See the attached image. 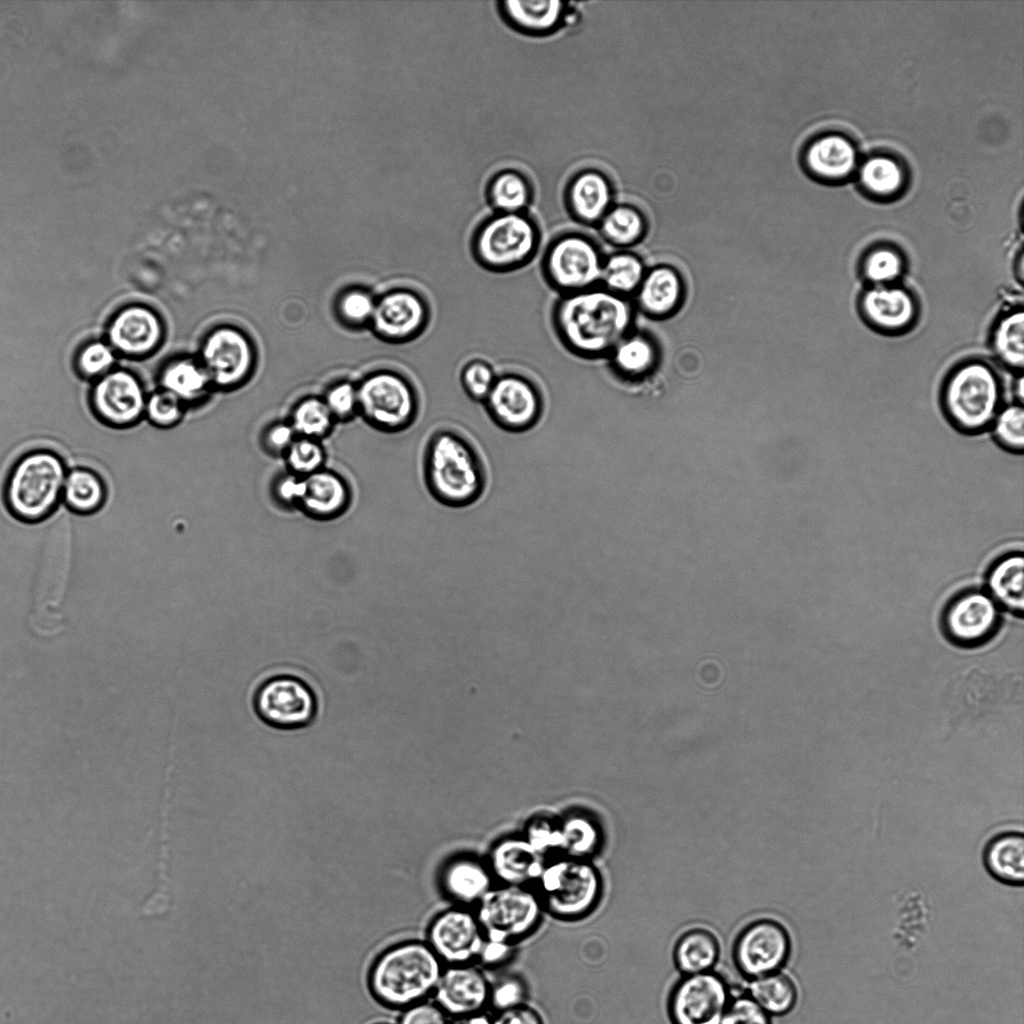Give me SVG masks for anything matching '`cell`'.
Wrapping results in <instances>:
<instances>
[{"label":"cell","instance_id":"6da1fadb","mask_svg":"<svg viewBox=\"0 0 1024 1024\" xmlns=\"http://www.w3.org/2000/svg\"><path fill=\"white\" fill-rule=\"evenodd\" d=\"M550 317L557 339L569 353L597 359L609 355L629 333L633 312L626 297L598 285L559 295Z\"/></svg>","mask_w":1024,"mask_h":1024},{"label":"cell","instance_id":"7a4b0ae2","mask_svg":"<svg viewBox=\"0 0 1024 1024\" xmlns=\"http://www.w3.org/2000/svg\"><path fill=\"white\" fill-rule=\"evenodd\" d=\"M422 475L431 497L450 508L476 503L488 483L479 450L462 432L448 427L429 435L423 451Z\"/></svg>","mask_w":1024,"mask_h":1024},{"label":"cell","instance_id":"3957f363","mask_svg":"<svg viewBox=\"0 0 1024 1024\" xmlns=\"http://www.w3.org/2000/svg\"><path fill=\"white\" fill-rule=\"evenodd\" d=\"M443 969V962L427 942L406 941L377 958L369 986L383 1005L405 1009L433 995Z\"/></svg>","mask_w":1024,"mask_h":1024},{"label":"cell","instance_id":"277c9868","mask_svg":"<svg viewBox=\"0 0 1024 1024\" xmlns=\"http://www.w3.org/2000/svg\"><path fill=\"white\" fill-rule=\"evenodd\" d=\"M68 470L64 459L53 450L37 448L23 453L4 482L3 498L9 513L31 524L49 518L62 503Z\"/></svg>","mask_w":1024,"mask_h":1024},{"label":"cell","instance_id":"5b68a950","mask_svg":"<svg viewBox=\"0 0 1024 1024\" xmlns=\"http://www.w3.org/2000/svg\"><path fill=\"white\" fill-rule=\"evenodd\" d=\"M997 371L979 359L963 361L947 375L941 392L943 412L959 432L976 435L990 429L1002 407Z\"/></svg>","mask_w":1024,"mask_h":1024},{"label":"cell","instance_id":"8992f818","mask_svg":"<svg viewBox=\"0 0 1024 1024\" xmlns=\"http://www.w3.org/2000/svg\"><path fill=\"white\" fill-rule=\"evenodd\" d=\"M541 232L524 213H497L484 220L470 239L475 262L492 273H509L527 266L537 256Z\"/></svg>","mask_w":1024,"mask_h":1024},{"label":"cell","instance_id":"52a82bcc","mask_svg":"<svg viewBox=\"0 0 1024 1024\" xmlns=\"http://www.w3.org/2000/svg\"><path fill=\"white\" fill-rule=\"evenodd\" d=\"M544 910L561 920H577L598 906L603 878L590 861L561 856L546 862L537 882Z\"/></svg>","mask_w":1024,"mask_h":1024},{"label":"cell","instance_id":"ba28073f","mask_svg":"<svg viewBox=\"0 0 1024 1024\" xmlns=\"http://www.w3.org/2000/svg\"><path fill=\"white\" fill-rule=\"evenodd\" d=\"M604 256L597 243L580 232L556 235L545 247L541 274L559 295L586 290L600 284Z\"/></svg>","mask_w":1024,"mask_h":1024},{"label":"cell","instance_id":"9c48e42d","mask_svg":"<svg viewBox=\"0 0 1024 1024\" xmlns=\"http://www.w3.org/2000/svg\"><path fill=\"white\" fill-rule=\"evenodd\" d=\"M543 910L536 891L501 884L478 902L475 913L487 940L515 944L536 929Z\"/></svg>","mask_w":1024,"mask_h":1024},{"label":"cell","instance_id":"30bf717a","mask_svg":"<svg viewBox=\"0 0 1024 1024\" xmlns=\"http://www.w3.org/2000/svg\"><path fill=\"white\" fill-rule=\"evenodd\" d=\"M358 412L375 428L400 432L410 427L419 412L414 385L402 374L382 370L357 386Z\"/></svg>","mask_w":1024,"mask_h":1024},{"label":"cell","instance_id":"8fae6325","mask_svg":"<svg viewBox=\"0 0 1024 1024\" xmlns=\"http://www.w3.org/2000/svg\"><path fill=\"white\" fill-rule=\"evenodd\" d=\"M253 709L266 725L278 730H298L316 718L318 700L310 685L289 674L264 680L253 696Z\"/></svg>","mask_w":1024,"mask_h":1024},{"label":"cell","instance_id":"7c38bea8","mask_svg":"<svg viewBox=\"0 0 1024 1024\" xmlns=\"http://www.w3.org/2000/svg\"><path fill=\"white\" fill-rule=\"evenodd\" d=\"M792 941L787 928L773 918H758L736 935L732 959L738 973L751 980L781 971L788 962Z\"/></svg>","mask_w":1024,"mask_h":1024},{"label":"cell","instance_id":"4fadbf2b","mask_svg":"<svg viewBox=\"0 0 1024 1024\" xmlns=\"http://www.w3.org/2000/svg\"><path fill=\"white\" fill-rule=\"evenodd\" d=\"M1003 611L981 587H966L946 603L941 626L945 636L962 647H975L989 641L998 631Z\"/></svg>","mask_w":1024,"mask_h":1024},{"label":"cell","instance_id":"5bb4252c","mask_svg":"<svg viewBox=\"0 0 1024 1024\" xmlns=\"http://www.w3.org/2000/svg\"><path fill=\"white\" fill-rule=\"evenodd\" d=\"M733 994L717 972L682 975L668 995L672 1024H721Z\"/></svg>","mask_w":1024,"mask_h":1024},{"label":"cell","instance_id":"9a60e30c","mask_svg":"<svg viewBox=\"0 0 1024 1024\" xmlns=\"http://www.w3.org/2000/svg\"><path fill=\"white\" fill-rule=\"evenodd\" d=\"M482 404L491 421L509 433L531 430L540 422L544 412L540 388L531 378L518 372L497 375Z\"/></svg>","mask_w":1024,"mask_h":1024},{"label":"cell","instance_id":"2e32d148","mask_svg":"<svg viewBox=\"0 0 1024 1024\" xmlns=\"http://www.w3.org/2000/svg\"><path fill=\"white\" fill-rule=\"evenodd\" d=\"M256 361L254 345L239 328L220 326L204 339L199 362L211 385L231 389L244 383Z\"/></svg>","mask_w":1024,"mask_h":1024},{"label":"cell","instance_id":"e0dca14e","mask_svg":"<svg viewBox=\"0 0 1024 1024\" xmlns=\"http://www.w3.org/2000/svg\"><path fill=\"white\" fill-rule=\"evenodd\" d=\"M485 940L476 913L457 906L432 920L426 942L443 964L462 965L478 960Z\"/></svg>","mask_w":1024,"mask_h":1024},{"label":"cell","instance_id":"ac0fdd59","mask_svg":"<svg viewBox=\"0 0 1024 1024\" xmlns=\"http://www.w3.org/2000/svg\"><path fill=\"white\" fill-rule=\"evenodd\" d=\"M431 321V306L426 297L413 288H395L376 299L370 321L382 339L403 343L419 337Z\"/></svg>","mask_w":1024,"mask_h":1024},{"label":"cell","instance_id":"d6986e66","mask_svg":"<svg viewBox=\"0 0 1024 1024\" xmlns=\"http://www.w3.org/2000/svg\"><path fill=\"white\" fill-rule=\"evenodd\" d=\"M146 399L141 384L131 373L123 370L103 375L92 392V407L96 416L115 428L136 424L145 413Z\"/></svg>","mask_w":1024,"mask_h":1024},{"label":"cell","instance_id":"ffe728a7","mask_svg":"<svg viewBox=\"0 0 1024 1024\" xmlns=\"http://www.w3.org/2000/svg\"><path fill=\"white\" fill-rule=\"evenodd\" d=\"M490 994L489 980L471 963L444 967L433 993L435 1003L454 1018L484 1012Z\"/></svg>","mask_w":1024,"mask_h":1024},{"label":"cell","instance_id":"44dd1931","mask_svg":"<svg viewBox=\"0 0 1024 1024\" xmlns=\"http://www.w3.org/2000/svg\"><path fill=\"white\" fill-rule=\"evenodd\" d=\"M859 311L864 321L882 333H903L919 315V306L912 292L899 284L866 288L859 298Z\"/></svg>","mask_w":1024,"mask_h":1024},{"label":"cell","instance_id":"7402d4cb","mask_svg":"<svg viewBox=\"0 0 1024 1024\" xmlns=\"http://www.w3.org/2000/svg\"><path fill=\"white\" fill-rule=\"evenodd\" d=\"M805 163L809 172L828 183H840L853 176L860 159L854 140L840 131L817 136L807 147Z\"/></svg>","mask_w":1024,"mask_h":1024},{"label":"cell","instance_id":"603a6c76","mask_svg":"<svg viewBox=\"0 0 1024 1024\" xmlns=\"http://www.w3.org/2000/svg\"><path fill=\"white\" fill-rule=\"evenodd\" d=\"M162 335L160 318L153 310L141 305L119 311L108 328L111 346L128 356H143L154 351Z\"/></svg>","mask_w":1024,"mask_h":1024},{"label":"cell","instance_id":"cb8c5ba5","mask_svg":"<svg viewBox=\"0 0 1024 1024\" xmlns=\"http://www.w3.org/2000/svg\"><path fill=\"white\" fill-rule=\"evenodd\" d=\"M546 862L524 837H509L493 845L487 864L501 884L528 887L537 882Z\"/></svg>","mask_w":1024,"mask_h":1024},{"label":"cell","instance_id":"d4e9b609","mask_svg":"<svg viewBox=\"0 0 1024 1024\" xmlns=\"http://www.w3.org/2000/svg\"><path fill=\"white\" fill-rule=\"evenodd\" d=\"M493 880L487 862L472 855H459L448 860L440 873L443 892L462 907L477 905L494 887Z\"/></svg>","mask_w":1024,"mask_h":1024},{"label":"cell","instance_id":"484cf974","mask_svg":"<svg viewBox=\"0 0 1024 1024\" xmlns=\"http://www.w3.org/2000/svg\"><path fill=\"white\" fill-rule=\"evenodd\" d=\"M350 498V489L343 477L323 468L303 477V491L297 508L310 518L331 520L347 510Z\"/></svg>","mask_w":1024,"mask_h":1024},{"label":"cell","instance_id":"4316f807","mask_svg":"<svg viewBox=\"0 0 1024 1024\" xmlns=\"http://www.w3.org/2000/svg\"><path fill=\"white\" fill-rule=\"evenodd\" d=\"M1001 610L1016 617L1024 613V557L1022 551L998 556L985 573V587Z\"/></svg>","mask_w":1024,"mask_h":1024},{"label":"cell","instance_id":"83f0119b","mask_svg":"<svg viewBox=\"0 0 1024 1024\" xmlns=\"http://www.w3.org/2000/svg\"><path fill=\"white\" fill-rule=\"evenodd\" d=\"M683 293V281L678 271L668 265H659L646 271L635 294L644 314L664 318L679 308Z\"/></svg>","mask_w":1024,"mask_h":1024},{"label":"cell","instance_id":"f1b7e54d","mask_svg":"<svg viewBox=\"0 0 1024 1024\" xmlns=\"http://www.w3.org/2000/svg\"><path fill=\"white\" fill-rule=\"evenodd\" d=\"M859 186L874 200H892L901 195L908 181L903 160L888 152H875L860 162Z\"/></svg>","mask_w":1024,"mask_h":1024},{"label":"cell","instance_id":"f546056e","mask_svg":"<svg viewBox=\"0 0 1024 1024\" xmlns=\"http://www.w3.org/2000/svg\"><path fill=\"white\" fill-rule=\"evenodd\" d=\"M982 861L996 881L1009 886L1024 882V836L1017 831H1004L991 837L983 847Z\"/></svg>","mask_w":1024,"mask_h":1024},{"label":"cell","instance_id":"4dcf8cb0","mask_svg":"<svg viewBox=\"0 0 1024 1024\" xmlns=\"http://www.w3.org/2000/svg\"><path fill=\"white\" fill-rule=\"evenodd\" d=\"M721 953L718 937L705 927H692L677 938L673 947V962L682 975L713 971Z\"/></svg>","mask_w":1024,"mask_h":1024},{"label":"cell","instance_id":"1f68e13d","mask_svg":"<svg viewBox=\"0 0 1024 1024\" xmlns=\"http://www.w3.org/2000/svg\"><path fill=\"white\" fill-rule=\"evenodd\" d=\"M107 496L106 483L98 472L84 466L68 470L62 504L70 512L82 516L97 513L105 505Z\"/></svg>","mask_w":1024,"mask_h":1024},{"label":"cell","instance_id":"d6a6232c","mask_svg":"<svg viewBox=\"0 0 1024 1024\" xmlns=\"http://www.w3.org/2000/svg\"><path fill=\"white\" fill-rule=\"evenodd\" d=\"M991 348L996 359L1007 369L1022 373L1024 367V312L1014 307L995 322Z\"/></svg>","mask_w":1024,"mask_h":1024},{"label":"cell","instance_id":"836d02e7","mask_svg":"<svg viewBox=\"0 0 1024 1024\" xmlns=\"http://www.w3.org/2000/svg\"><path fill=\"white\" fill-rule=\"evenodd\" d=\"M610 190L606 180L595 172L576 177L569 192L572 215L584 224L600 222L607 213Z\"/></svg>","mask_w":1024,"mask_h":1024},{"label":"cell","instance_id":"e575fe53","mask_svg":"<svg viewBox=\"0 0 1024 1024\" xmlns=\"http://www.w3.org/2000/svg\"><path fill=\"white\" fill-rule=\"evenodd\" d=\"M745 993L771 1017L790 1013L798 1001L796 983L782 970L748 980Z\"/></svg>","mask_w":1024,"mask_h":1024},{"label":"cell","instance_id":"d590c367","mask_svg":"<svg viewBox=\"0 0 1024 1024\" xmlns=\"http://www.w3.org/2000/svg\"><path fill=\"white\" fill-rule=\"evenodd\" d=\"M657 354L656 345L651 338L639 333H628L608 356L618 374L626 378H638L654 368Z\"/></svg>","mask_w":1024,"mask_h":1024},{"label":"cell","instance_id":"8d00e7d4","mask_svg":"<svg viewBox=\"0 0 1024 1024\" xmlns=\"http://www.w3.org/2000/svg\"><path fill=\"white\" fill-rule=\"evenodd\" d=\"M161 380L163 390L175 395L183 404L203 399L212 386L201 363L187 358L170 363Z\"/></svg>","mask_w":1024,"mask_h":1024},{"label":"cell","instance_id":"74e56055","mask_svg":"<svg viewBox=\"0 0 1024 1024\" xmlns=\"http://www.w3.org/2000/svg\"><path fill=\"white\" fill-rule=\"evenodd\" d=\"M646 273L642 260L635 254L619 251L604 257L600 286L626 297L636 293Z\"/></svg>","mask_w":1024,"mask_h":1024},{"label":"cell","instance_id":"f35d334b","mask_svg":"<svg viewBox=\"0 0 1024 1024\" xmlns=\"http://www.w3.org/2000/svg\"><path fill=\"white\" fill-rule=\"evenodd\" d=\"M559 830V853L562 856L590 860L602 847L603 836L600 828L587 818H570L559 826Z\"/></svg>","mask_w":1024,"mask_h":1024},{"label":"cell","instance_id":"ab89813d","mask_svg":"<svg viewBox=\"0 0 1024 1024\" xmlns=\"http://www.w3.org/2000/svg\"><path fill=\"white\" fill-rule=\"evenodd\" d=\"M861 273L870 286L891 285L903 276L905 256L897 247L879 244L870 248L861 260Z\"/></svg>","mask_w":1024,"mask_h":1024},{"label":"cell","instance_id":"60d3db41","mask_svg":"<svg viewBox=\"0 0 1024 1024\" xmlns=\"http://www.w3.org/2000/svg\"><path fill=\"white\" fill-rule=\"evenodd\" d=\"M334 421L323 399L308 397L293 408L289 423L298 437L320 441L331 432Z\"/></svg>","mask_w":1024,"mask_h":1024},{"label":"cell","instance_id":"b9f144b4","mask_svg":"<svg viewBox=\"0 0 1024 1024\" xmlns=\"http://www.w3.org/2000/svg\"><path fill=\"white\" fill-rule=\"evenodd\" d=\"M645 225L641 215L629 207H617L607 212L600 221L603 239L616 247H629L643 236Z\"/></svg>","mask_w":1024,"mask_h":1024},{"label":"cell","instance_id":"7bdbcfd3","mask_svg":"<svg viewBox=\"0 0 1024 1024\" xmlns=\"http://www.w3.org/2000/svg\"><path fill=\"white\" fill-rule=\"evenodd\" d=\"M504 5L513 22L534 31L552 28L563 10L560 1H507Z\"/></svg>","mask_w":1024,"mask_h":1024},{"label":"cell","instance_id":"ee69618b","mask_svg":"<svg viewBox=\"0 0 1024 1024\" xmlns=\"http://www.w3.org/2000/svg\"><path fill=\"white\" fill-rule=\"evenodd\" d=\"M994 441L1004 450L1023 454L1024 409L1023 404L1014 402L1002 406L990 429Z\"/></svg>","mask_w":1024,"mask_h":1024},{"label":"cell","instance_id":"f6af8a7d","mask_svg":"<svg viewBox=\"0 0 1024 1024\" xmlns=\"http://www.w3.org/2000/svg\"><path fill=\"white\" fill-rule=\"evenodd\" d=\"M528 185L515 172L498 175L491 186L490 198L498 213H521L529 201Z\"/></svg>","mask_w":1024,"mask_h":1024},{"label":"cell","instance_id":"bcb514c9","mask_svg":"<svg viewBox=\"0 0 1024 1024\" xmlns=\"http://www.w3.org/2000/svg\"><path fill=\"white\" fill-rule=\"evenodd\" d=\"M283 457L290 473L306 477L323 469L325 451L319 441L297 437Z\"/></svg>","mask_w":1024,"mask_h":1024},{"label":"cell","instance_id":"7dc6e473","mask_svg":"<svg viewBox=\"0 0 1024 1024\" xmlns=\"http://www.w3.org/2000/svg\"><path fill=\"white\" fill-rule=\"evenodd\" d=\"M497 374L486 360L474 358L460 370V384L466 395L475 402L483 403L490 393Z\"/></svg>","mask_w":1024,"mask_h":1024},{"label":"cell","instance_id":"c3c4849f","mask_svg":"<svg viewBox=\"0 0 1024 1024\" xmlns=\"http://www.w3.org/2000/svg\"><path fill=\"white\" fill-rule=\"evenodd\" d=\"M376 299L363 289H349L338 299L337 310L341 319L349 325L359 326L370 323Z\"/></svg>","mask_w":1024,"mask_h":1024},{"label":"cell","instance_id":"681fc988","mask_svg":"<svg viewBox=\"0 0 1024 1024\" xmlns=\"http://www.w3.org/2000/svg\"><path fill=\"white\" fill-rule=\"evenodd\" d=\"M184 404L172 393L162 390L146 400L145 413L149 421L160 428H170L179 423Z\"/></svg>","mask_w":1024,"mask_h":1024},{"label":"cell","instance_id":"f907efd6","mask_svg":"<svg viewBox=\"0 0 1024 1024\" xmlns=\"http://www.w3.org/2000/svg\"><path fill=\"white\" fill-rule=\"evenodd\" d=\"M115 361L114 351L104 342L95 341L83 347L78 355L77 365L81 373L87 377L107 374Z\"/></svg>","mask_w":1024,"mask_h":1024},{"label":"cell","instance_id":"816d5d0a","mask_svg":"<svg viewBox=\"0 0 1024 1024\" xmlns=\"http://www.w3.org/2000/svg\"><path fill=\"white\" fill-rule=\"evenodd\" d=\"M721 1024H771V1016L744 993L732 996Z\"/></svg>","mask_w":1024,"mask_h":1024},{"label":"cell","instance_id":"f5cc1de1","mask_svg":"<svg viewBox=\"0 0 1024 1024\" xmlns=\"http://www.w3.org/2000/svg\"><path fill=\"white\" fill-rule=\"evenodd\" d=\"M323 400L335 420H347L358 412L357 386L350 382L333 385Z\"/></svg>","mask_w":1024,"mask_h":1024},{"label":"cell","instance_id":"db71d44e","mask_svg":"<svg viewBox=\"0 0 1024 1024\" xmlns=\"http://www.w3.org/2000/svg\"><path fill=\"white\" fill-rule=\"evenodd\" d=\"M526 841L545 857L552 852H559L560 830L548 822L541 821L531 824L525 835Z\"/></svg>","mask_w":1024,"mask_h":1024},{"label":"cell","instance_id":"11a10c76","mask_svg":"<svg viewBox=\"0 0 1024 1024\" xmlns=\"http://www.w3.org/2000/svg\"><path fill=\"white\" fill-rule=\"evenodd\" d=\"M525 987L517 978H507L491 985L490 1002L497 1012L524 1004Z\"/></svg>","mask_w":1024,"mask_h":1024},{"label":"cell","instance_id":"9f6ffc18","mask_svg":"<svg viewBox=\"0 0 1024 1024\" xmlns=\"http://www.w3.org/2000/svg\"><path fill=\"white\" fill-rule=\"evenodd\" d=\"M449 1016L435 1003L427 1000L404 1009L398 1024H450Z\"/></svg>","mask_w":1024,"mask_h":1024},{"label":"cell","instance_id":"6f0895ef","mask_svg":"<svg viewBox=\"0 0 1024 1024\" xmlns=\"http://www.w3.org/2000/svg\"><path fill=\"white\" fill-rule=\"evenodd\" d=\"M297 437L289 422H278L265 431L263 444L269 453L283 456Z\"/></svg>","mask_w":1024,"mask_h":1024},{"label":"cell","instance_id":"680465c9","mask_svg":"<svg viewBox=\"0 0 1024 1024\" xmlns=\"http://www.w3.org/2000/svg\"><path fill=\"white\" fill-rule=\"evenodd\" d=\"M303 491V477L288 472L279 477L273 486L274 497L288 507H298Z\"/></svg>","mask_w":1024,"mask_h":1024},{"label":"cell","instance_id":"91938a15","mask_svg":"<svg viewBox=\"0 0 1024 1024\" xmlns=\"http://www.w3.org/2000/svg\"><path fill=\"white\" fill-rule=\"evenodd\" d=\"M492 1024H544V1021L534 1008L524 1003L497 1012Z\"/></svg>","mask_w":1024,"mask_h":1024},{"label":"cell","instance_id":"94428289","mask_svg":"<svg viewBox=\"0 0 1024 1024\" xmlns=\"http://www.w3.org/2000/svg\"><path fill=\"white\" fill-rule=\"evenodd\" d=\"M513 947L514 944L486 939L478 960L489 966L502 964L512 955Z\"/></svg>","mask_w":1024,"mask_h":1024},{"label":"cell","instance_id":"6125c7cd","mask_svg":"<svg viewBox=\"0 0 1024 1024\" xmlns=\"http://www.w3.org/2000/svg\"><path fill=\"white\" fill-rule=\"evenodd\" d=\"M450 1024H492V1017L484 1012L454 1018Z\"/></svg>","mask_w":1024,"mask_h":1024},{"label":"cell","instance_id":"be15d7a7","mask_svg":"<svg viewBox=\"0 0 1024 1024\" xmlns=\"http://www.w3.org/2000/svg\"><path fill=\"white\" fill-rule=\"evenodd\" d=\"M1013 392H1014V395H1015V398H1016L1015 402L1023 404V399H1024V381H1023V374L1022 373H1019L1018 378L1016 379V382L1014 383V390H1013Z\"/></svg>","mask_w":1024,"mask_h":1024},{"label":"cell","instance_id":"e7e4bbea","mask_svg":"<svg viewBox=\"0 0 1024 1024\" xmlns=\"http://www.w3.org/2000/svg\"><path fill=\"white\" fill-rule=\"evenodd\" d=\"M376 1024H390V1023L380 1022V1023H376Z\"/></svg>","mask_w":1024,"mask_h":1024}]
</instances>
